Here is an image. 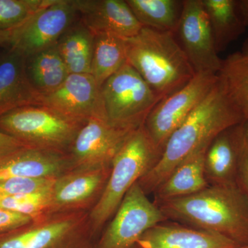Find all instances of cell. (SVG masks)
<instances>
[{
	"mask_svg": "<svg viewBox=\"0 0 248 248\" xmlns=\"http://www.w3.org/2000/svg\"><path fill=\"white\" fill-rule=\"evenodd\" d=\"M213 31L215 47L220 53L246 30L238 12L236 0H202Z\"/></svg>",
	"mask_w": 248,
	"mask_h": 248,
	"instance_id": "23",
	"label": "cell"
},
{
	"mask_svg": "<svg viewBox=\"0 0 248 248\" xmlns=\"http://www.w3.org/2000/svg\"><path fill=\"white\" fill-rule=\"evenodd\" d=\"M218 80V76L202 73L177 92L161 99L144 123V128L155 146L163 152L174 131L203 102Z\"/></svg>",
	"mask_w": 248,
	"mask_h": 248,
	"instance_id": "9",
	"label": "cell"
},
{
	"mask_svg": "<svg viewBox=\"0 0 248 248\" xmlns=\"http://www.w3.org/2000/svg\"><path fill=\"white\" fill-rule=\"evenodd\" d=\"M210 143L200 147L189 155L155 190L153 195V202L156 205L195 195L210 186L205 177L204 166L205 153Z\"/></svg>",
	"mask_w": 248,
	"mask_h": 248,
	"instance_id": "19",
	"label": "cell"
},
{
	"mask_svg": "<svg viewBox=\"0 0 248 248\" xmlns=\"http://www.w3.org/2000/svg\"><path fill=\"white\" fill-rule=\"evenodd\" d=\"M126 63L123 38L109 33L94 35L91 75L99 87Z\"/></svg>",
	"mask_w": 248,
	"mask_h": 248,
	"instance_id": "25",
	"label": "cell"
},
{
	"mask_svg": "<svg viewBox=\"0 0 248 248\" xmlns=\"http://www.w3.org/2000/svg\"><path fill=\"white\" fill-rule=\"evenodd\" d=\"M142 27L174 33L184 9V0H126Z\"/></svg>",
	"mask_w": 248,
	"mask_h": 248,
	"instance_id": "24",
	"label": "cell"
},
{
	"mask_svg": "<svg viewBox=\"0 0 248 248\" xmlns=\"http://www.w3.org/2000/svg\"><path fill=\"white\" fill-rule=\"evenodd\" d=\"M244 122L223 83L218 80L206 97L172 134L161 157L153 169L138 181L146 195H152L173 170L200 147L218 134Z\"/></svg>",
	"mask_w": 248,
	"mask_h": 248,
	"instance_id": "1",
	"label": "cell"
},
{
	"mask_svg": "<svg viewBox=\"0 0 248 248\" xmlns=\"http://www.w3.org/2000/svg\"><path fill=\"white\" fill-rule=\"evenodd\" d=\"M26 65L29 81L42 97L60 87L70 74L57 45L27 57Z\"/></svg>",
	"mask_w": 248,
	"mask_h": 248,
	"instance_id": "21",
	"label": "cell"
},
{
	"mask_svg": "<svg viewBox=\"0 0 248 248\" xmlns=\"http://www.w3.org/2000/svg\"><path fill=\"white\" fill-rule=\"evenodd\" d=\"M51 189L34 193L23 194L0 200V208L22 214L32 219L46 214Z\"/></svg>",
	"mask_w": 248,
	"mask_h": 248,
	"instance_id": "28",
	"label": "cell"
},
{
	"mask_svg": "<svg viewBox=\"0 0 248 248\" xmlns=\"http://www.w3.org/2000/svg\"><path fill=\"white\" fill-rule=\"evenodd\" d=\"M239 248H248V245H246V246H242V247Z\"/></svg>",
	"mask_w": 248,
	"mask_h": 248,
	"instance_id": "36",
	"label": "cell"
},
{
	"mask_svg": "<svg viewBox=\"0 0 248 248\" xmlns=\"http://www.w3.org/2000/svg\"><path fill=\"white\" fill-rule=\"evenodd\" d=\"M133 131L114 126L104 119H91L79 130L68 151L71 170L112 164L117 152Z\"/></svg>",
	"mask_w": 248,
	"mask_h": 248,
	"instance_id": "13",
	"label": "cell"
},
{
	"mask_svg": "<svg viewBox=\"0 0 248 248\" xmlns=\"http://www.w3.org/2000/svg\"><path fill=\"white\" fill-rule=\"evenodd\" d=\"M238 125L218 134L209 145L204 166L205 177L210 186L236 184Z\"/></svg>",
	"mask_w": 248,
	"mask_h": 248,
	"instance_id": "20",
	"label": "cell"
},
{
	"mask_svg": "<svg viewBox=\"0 0 248 248\" xmlns=\"http://www.w3.org/2000/svg\"><path fill=\"white\" fill-rule=\"evenodd\" d=\"M217 76L244 121L248 122V60L241 52L231 54L222 61Z\"/></svg>",
	"mask_w": 248,
	"mask_h": 248,
	"instance_id": "26",
	"label": "cell"
},
{
	"mask_svg": "<svg viewBox=\"0 0 248 248\" xmlns=\"http://www.w3.org/2000/svg\"><path fill=\"white\" fill-rule=\"evenodd\" d=\"M55 179L9 178L0 179V200L7 197L50 190Z\"/></svg>",
	"mask_w": 248,
	"mask_h": 248,
	"instance_id": "29",
	"label": "cell"
},
{
	"mask_svg": "<svg viewBox=\"0 0 248 248\" xmlns=\"http://www.w3.org/2000/svg\"><path fill=\"white\" fill-rule=\"evenodd\" d=\"M124 40L127 63L160 99L182 89L195 76L173 32L143 27Z\"/></svg>",
	"mask_w": 248,
	"mask_h": 248,
	"instance_id": "3",
	"label": "cell"
},
{
	"mask_svg": "<svg viewBox=\"0 0 248 248\" xmlns=\"http://www.w3.org/2000/svg\"><path fill=\"white\" fill-rule=\"evenodd\" d=\"M79 19L73 0H50L22 25L13 31L10 48L26 56L57 45L60 37Z\"/></svg>",
	"mask_w": 248,
	"mask_h": 248,
	"instance_id": "10",
	"label": "cell"
},
{
	"mask_svg": "<svg viewBox=\"0 0 248 248\" xmlns=\"http://www.w3.org/2000/svg\"><path fill=\"white\" fill-rule=\"evenodd\" d=\"M24 146L21 142L0 131V158Z\"/></svg>",
	"mask_w": 248,
	"mask_h": 248,
	"instance_id": "32",
	"label": "cell"
},
{
	"mask_svg": "<svg viewBox=\"0 0 248 248\" xmlns=\"http://www.w3.org/2000/svg\"><path fill=\"white\" fill-rule=\"evenodd\" d=\"M174 34L195 74H218L223 60L217 53L202 0H184L182 17Z\"/></svg>",
	"mask_w": 248,
	"mask_h": 248,
	"instance_id": "11",
	"label": "cell"
},
{
	"mask_svg": "<svg viewBox=\"0 0 248 248\" xmlns=\"http://www.w3.org/2000/svg\"><path fill=\"white\" fill-rule=\"evenodd\" d=\"M238 165L236 185L248 200V122L238 125Z\"/></svg>",
	"mask_w": 248,
	"mask_h": 248,
	"instance_id": "30",
	"label": "cell"
},
{
	"mask_svg": "<svg viewBox=\"0 0 248 248\" xmlns=\"http://www.w3.org/2000/svg\"><path fill=\"white\" fill-rule=\"evenodd\" d=\"M111 166L73 170L55 179L46 215L90 213L102 198Z\"/></svg>",
	"mask_w": 248,
	"mask_h": 248,
	"instance_id": "12",
	"label": "cell"
},
{
	"mask_svg": "<svg viewBox=\"0 0 248 248\" xmlns=\"http://www.w3.org/2000/svg\"><path fill=\"white\" fill-rule=\"evenodd\" d=\"M27 56L14 48L0 55V117L17 108L42 104V95L31 85Z\"/></svg>",
	"mask_w": 248,
	"mask_h": 248,
	"instance_id": "17",
	"label": "cell"
},
{
	"mask_svg": "<svg viewBox=\"0 0 248 248\" xmlns=\"http://www.w3.org/2000/svg\"><path fill=\"white\" fill-rule=\"evenodd\" d=\"M71 170L68 153L23 147L0 158V179H55Z\"/></svg>",
	"mask_w": 248,
	"mask_h": 248,
	"instance_id": "16",
	"label": "cell"
},
{
	"mask_svg": "<svg viewBox=\"0 0 248 248\" xmlns=\"http://www.w3.org/2000/svg\"><path fill=\"white\" fill-rule=\"evenodd\" d=\"M79 19L94 35L133 37L143 28L126 0H73Z\"/></svg>",
	"mask_w": 248,
	"mask_h": 248,
	"instance_id": "15",
	"label": "cell"
},
{
	"mask_svg": "<svg viewBox=\"0 0 248 248\" xmlns=\"http://www.w3.org/2000/svg\"><path fill=\"white\" fill-rule=\"evenodd\" d=\"M86 124L39 104L17 108L1 116L0 131L29 148L68 153Z\"/></svg>",
	"mask_w": 248,
	"mask_h": 248,
	"instance_id": "5",
	"label": "cell"
},
{
	"mask_svg": "<svg viewBox=\"0 0 248 248\" xmlns=\"http://www.w3.org/2000/svg\"><path fill=\"white\" fill-rule=\"evenodd\" d=\"M224 236L172 221L156 225L142 236L138 248H239Z\"/></svg>",
	"mask_w": 248,
	"mask_h": 248,
	"instance_id": "18",
	"label": "cell"
},
{
	"mask_svg": "<svg viewBox=\"0 0 248 248\" xmlns=\"http://www.w3.org/2000/svg\"><path fill=\"white\" fill-rule=\"evenodd\" d=\"M238 12L246 28L248 27V0H236Z\"/></svg>",
	"mask_w": 248,
	"mask_h": 248,
	"instance_id": "33",
	"label": "cell"
},
{
	"mask_svg": "<svg viewBox=\"0 0 248 248\" xmlns=\"http://www.w3.org/2000/svg\"><path fill=\"white\" fill-rule=\"evenodd\" d=\"M42 104L81 122L92 118L107 120L101 88L91 74H69L60 87L42 96Z\"/></svg>",
	"mask_w": 248,
	"mask_h": 248,
	"instance_id": "14",
	"label": "cell"
},
{
	"mask_svg": "<svg viewBox=\"0 0 248 248\" xmlns=\"http://www.w3.org/2000/svg\"><path fill=\"white\" fill-rule=\"evenodd\" d=\"M156 205L169 221L248 245V200L236 184L209 186L195 195Z\"/></svg>",
	"mask_w": 248,
	"mask_h": 248,
	"instance_id": "2",
	"label": "cell"
},
{
	"mask_svg": "<svg viewBox=\"0 0 248 248\" xmlns=\"http://www.w3.org/2000/svg\"><path fill=\"white\" fill-rule=\"evenodd\" d=\"M50 0H0V31L22 25Z\"/></svg>",
	"mask_w": 248,
	"mask_h": 248,
	"instance_id": "27",
	"label": "cell"
},
{
	"mask_svg": "<svg viewBox=\"0 0 248 248\" xmlns=\"http://www.w3.org/2000/svg\"><path fill=\"white\" fill-rule=\"evenodd\" d=\"M14 29L9 30L0 31V46H9L12 39Z\"/></svg>",
	"mask_w": 248,
	"mask_h": 248,
	"instance_id": "34",
	"label": "cell"
},
{
	"mask_svg": "<svg viewBox=\"0 0 248 248\" xmlns=\"http://www.w3.org/2000/svg\"><path fill=\"white\" fill-rule=\"evenodd\" d=\"M241 55L244 56V58L247 59L248 60V41H247V43L245 45V48L242 51H241Z\"/></svg>",
	"mask_w": 248,
	"mask_h": 248,
	"instance_id": "35",
	"label": "cell"
},
{
	"mask_svg": "<svg viewBox=\"0 0 248 248\" xmlns=\"http://www.w3.org/2000/svg\"><path fill=\"white\" fill-rule=\"evenodd\" d=\"M89 213L50 214L0 235V248H94Z\"/></svg>",
	"mask_w": 248,
	"mask_h": 248,
	"instance_id": "6",
	"label": "cell"
},
{
	"mask_svg": "<svg viewBox=\"0 0 248 248\" xmlns=\"http://www.w3.org/2000/svg\"><path fill=\"white\" fill-rule=\"evenodd\" d=\"M94 40V34L79 19L60 37L57 46L70 74H91Z\"/></svg>",
	"mask_w": 248,
	"mask_h": 248,
	"instance_id": "22",
	"label": "cell"
},
{
	"mask_svg": "<svg viewBox=\"0 0 248 248\" xmlns=\"http://www.w3.org/2000/svg\"><path fill=\"white\" fill-rule=\"evenodd\" d=\"M32 220L30 217L0 208V235L24 226Z\"/></svg>",
	"mask_w": 248,
	"mask_h": 248,
	"instance_id": "31",
	"label": "cell"
},
{
	"mask_svg": "<svg viewBox=\"0 0 248 248\" xmlns=\"http://www.w3.org/2000/svg\"><path fill=\"white\" fill-rule=\"evenodd\" d=\"M161 154L144 125L129 135L112 160L110 177L102 198L89 213L93 232L97 240L130 189L154 167Z\"/></svg>",
	"mask_w": 248,
	"mask_h": 248,
	"instance_id": "4",
	"label": "cell"
},
{
	"mask_svg": "<svg viewBox=\"0 0 248 248\" xmlns=\"http://www.w3.org/2000/svg\"><path fill=\"white\" fill-rule=\"evenodd\" d=\"M147 196L138 182L134 184L99 235L94 248H138L139 241L148 230L168 221Z\"/></svg>",
	"mask_w": 248,
	"mask_h": 248,
	"instance_id": "8",
	"label": "cell"
},
{
	"mask_svg": "<svg viewBox=\"0 0 248 248\" xmlns=\"http://www.w3.org/2000/svg\"><path fill=\"white\" fill-rule=\"evenodd\" d=\"M108 122L118 128L137 130L161 100L128 63L101 87Z\"/></svg>",
	"mask_w": 248,
	"mask_h": 248,
	"instance_id": "7",
	"label": "cell"
}]
</instances>
